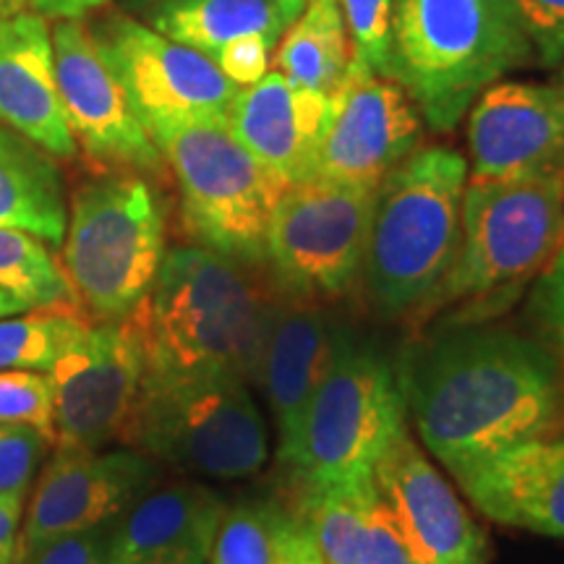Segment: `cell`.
<instances>
[{"mask_svg": "<svg viewBox=\"0 0 564 564\" xmlns=\"http://www.w3.org/2000/svg\"><path fill=\"white\" fill-rule=\"evenodd\" d=\"M405 419L449 474L564 432V364L544 340L463 327L415 345L398 373Z\"/></svg>", "mask_w": 564, "mask_h": 564, "instance_id": "1", "label": "cell"}, {"mask_svg": "<svg viewBox=\"0 0 564 564\" xmlns=\"http://www.w3.org/2000/svg\"><path fill=\"white\" fill-rule=\"evenodd\" d=\"M274 299L253 267L204 249L165 251L150 293L126 316L147 377L232 373L251 384Z\"/></svg>", "mask_w": 564, "mask_h": 564, "instance_id": "2", "label": "cell"}, {"mask_svg": "<svg viewBox=\"0 0 564 564\" xmlns=\"http://www.w3.org/2000/svg\"><path fill=\"white\" fill-rule=\"evenodd\" d=\"M468 162L423 147L379 183L361 274L379 314L426 312L460 246Z\"/></svg>", "mask_w": 564, "mask_h": 564, "instance_id": "3", "label": "cell"}, {"mask_svg": "<svg viewBox=\"0 0 564 564\" xmlns=\"http://www.w3.org/2000/svg\"><path fill=\"white\" fill-rule=\"evenodd\" d=\"M531 61L507 0H392L387 79L434 131H453L486 87Z\"/></svg>", "mask_w": 564, "mask_h": 564, "instance_id": "4", "label": "cell"}, {"mask_svg": "<svg viewBox=\"0 0 564 564\" xmlns=\"http://www.w3.org/2000/svg\"><path fill=\"white\" fill-rule=\"evenodd\" d=\"M126 447L204 478L257 476L270 460V429L251 384L232 373L147 377Z\"/></svg>", "mask_w": 564, "mask_h": 564, "instance_id": "5", "label": "cell"}, {"mask_svg": "<svg viewBox=\"0 0 564 564\" xmlns=\"http://www.w3.org/2000/svg\"><path fill=\"white\" fill-rule=\"evenodd\" d=\"M181 192L196 246L246 267L267 264V232L285 183L232 137L228 121L147 123Z\"/></svg>", "mask_w": 564, "mask_h": 564, "instance_id": "6", "label": "cell"}, {"mask_svg": "<svg viewBox=\"0 0 564 564\" xmlns=\"http://www.w3.org/2000/svg\"><path fill=\"white\" fill-rule=\"evenodd\" d=\"M61 267L74 301L97 322H121L150 293L165 257V217L137 173L76 188Z\"/></svg>", "mask_w": 564, "mask_h": 564, "instance_id": "7", "label": "cell"}, {"mask_svg": "<svg viewBox=\"0 0 564 564\" xmlns=\"http://www.w3.org/2000/svg\"><path fill=\"white\" fill-rule=\"evenodd\" d=\"M564 241V171L470 181L460 246L432 306L502 301L539 278Z\"/></svg>", "mask_w": 564, "mask_h": 564, "instance_id": "8", "label": "cell"}, {"mask_svg": "<svg viewBox=\"0 0 564 564\" xmlns=\"http://www.w3.org/2000/svg\"><path fill=\"white\" fill-rule=\"evenodd\" d=\"M405 426L398 373L369 343L335 333L327 371L280 465L301 491L371 470Z\"/></svg>", "mask_w": 564, "mask_h": 564, "instance_id": "9", "label": "cell"}, {"mask_svg": "<svg viewBox=\"0 0 564 564\" xmlns=\"http://www.w3.org/2000/svg\"><path fill=\"white\" fill-rule=\"evenodd\" d=\"M377 188L312 178L274 204L267 267L278 293L322 301L350 291L364 264Z\"/></svg>", "mask_w": 564, "mask_h": 564, "instance_id": "10", "label": "cell"}, {"mask_svg": "<svg viewBox=\"0 0 564 564\" xmlns=\"http://www.w3.org/2000/svg\"><path fill=\"white\" fill-rule=\"evenodd\" d=\"M144 373V356L129 322H89L51 369L53 447L105 449L123 442Z\"/></svg>", "mask_w": 564, "mask_h": 564, "instance_id": "11", "label": "cell"}, {"mask_svg": "<svg viewBox=\"0 0 564 564\" xmlns=\"http://www.w3.org/2000/svg\"><path fill=\"white\" fill-rule=\"evenodd\" d=\"M329 123L316 154L314 178L379 188L387 175L419 150L423 118L398 82L379 76L352 53L335 89Z\"/></svg>", "mask_w": 564, "mask_h": 564, "instance_id": "12", "label": "cell"}, {"mask_svg": "<svg viewBox=\"0 0 564 564\" xmlns=\"http://www.w3.org/2000/svg\"><path fill=\"white\" fill-rule=\"evenodd\" d=\"M55 82L76 144L95 160L141 173H160L162 154L133 108L102 42L79 19L53 30Z\"/></svg>", "mask_w": 564, "mask_h": 564, "instance_id": "13", "label": "cell"}, {"mask_svg": "<svg viewBox=\"0 0 564 564\" xmlns=\"http://www.w3.org/2000/svg\"><path fill=\"white\" fill-rule=\"evenodd\" d=\"M162 481V465L133 447H55L34 486L19 556L66 533L110 523Z\"/></svg>", "mask_w": 564, "mask_h": 564, "instance_id": "14", "label": "cell"}, {"mask_svg": "<svg viewBox=\"0 0 564 564\" xmlns=\"http://www.w3.org/2000/svg\"><path fill=\"white\" fill-rule=\"evenodd\" d=\"M100 42L144 126L228 118L238 87L207 55L131 19L112 21Z\"/></svg>", "mask_w": 564, "mask_h": 564, "instance_id": "15", "label": "cell"}, {"mask_svg": "<svg viewBox=\"0 0 564 564\" xmlns=\"http://www.w3.org/2000/svg\"><path fill=\"white\" fill-rule=\"evenodd\" d=\"M564 171V87L494 82L468 110V178Z\"/></svg>", "mask_w": 564, "mask_h": 564, "instance_id": "16", "label": "cell"}, {"mask_svg": "<svg viewBox=\"0 0 564 564\" xmlns=\"http://www.w3.org/2000/svg\"><path fill=\"white\" fill-rule=\"evenodd\" d=\"M413 564H486V535L408 423L371 468Z\"/></svg>", "mask_w": 564, "mask_h": 564, "instance_id": "17", "label": "cell"}, {"mask_svg": "<svg viewBox=\"0 0 564 564\" xmlns=\"http://www.w3.org/2000/svg\"><path fill=\"white\" fill-rule=\"evenodd\" d=\"M337 327L319 301L274 291L251 384L278 429V460L291 449L312 394L327 371Z\"/></svg>", "mask_w": 564, "mask_h": 564, "instance_id": "18", "label": "cell"}, {"mask_svg": "<svg viewBox=\"0 0 564 564\" xmlns=\"http://www.w3.org/2000/svg\"><path fill=\"white\" fill-rule=\"evenodd\" d=\"M333 100L322 91L295 87L278 74H267L241 87L228 108V129L267 171L291 186L312 181Z\"/></svg>", "mask_w": 564, "mask_h": 564, "instance_id": "19", "label": "cell"}, {"mask_svg": "<svg viewBox=\"0 0 564 564\" xmlns=\"http://www.w3.org/2000/svg\"><path fill=\"white\" fill-rule=\"evenodd\" d=\"M455 481L494 523L564 539V432L514 444L455 474Z\"/></svg>", "mask_w": 564, "mask_h": 564, "instance_id": "20", "label": "cell"}, {"mask_svg": "<svg viewBox=\"0 0 564 564\" xmlns=\"http://www.w3.org/2000/svg\"><path fill=\"white\" fill-rule=\"evenodd\" d=\"M0 123L53 158L79 150L55 82L53 32L34 11L0 17Z\"/></svg>", "mask_w": 564, "mask_h": 564, "instance_id": "21", "label": "cell"}, {"mask_svg": "<svg viewBox=\"0 0 564 564\" xmlns=\"http://www.w3.org/2000/svg\"><path fill=\"white\" fill-rule=\"evenodd\" d=\"M228 502L194 481L158 484L118 514L108 564H186L207 556Z\"/></svg>", "mask_w": 564, "mask_h": 564, "instance_id": "22", "label": "cell"}, {"mask_svg": "<svg viewBox=\"0 0 564 564\" xmlns=\"http://www.w3.org/2000/svg\"><path fill=\"white\" fill-rule=\"evenodd\" d=\"M301 512L324 564H413L371 470L301 491Z\"/></svg>", "mask_w": 564, "mask_h": 564, "instance_id": "23", "label": "cell"}, {"mask_svg": "<svg viewBox=\"0 0 564 564\" xmlns=\"http://www.w3.org/2000/svg\"><path fill=\"white\" fill-rule=\"evenodd\" d=\"M66 225L58 167L45 150L0 123V228L26 230L47 246H61Z\"/></svg>", "mask_w": 564, "mask_h": 564, "instance_id": "24", "label": "cell"}, {"mask_svg": "<svg viewBox=\"0 0 564 564\" xmlns=\"http://www.w3.org/2000/svg\"><path fill=\"white\" fill-rule=\"evenodd\" d=\"M295 19L280 0H173L154 13V30L212 61L243 37L278 45Z\"/></svg>", "mask_w": 564, "mask_h": 564, "instance_id": "25", "label": "cell"}, {"mask_svg": "<svg viewBox=\"0 0 564 564\" xmlns=\"http://www.w3.org/2000/svg\"><path fill=\"white\" fill-rule=\"evenodd\" d=\"M352 61V42L337 0H306L274 45V70L295 87L333 97Z\"/></svg>", "mask_w": 564, "mask_h": 564, "instance_id": "26", "label": "cell"}, {"mask_svg": "<svg viewBox=\"0 0 564 564\" xmlns=\"http://www.w3.org/2000/svg\"><path fill=\"white\" fill-rule=\"evenodd\" d=\"M95 322L76 301L30 308L0 319V371H51L61 350Z\"/></svg>", "mask_w": 564, "mask_h": 564, "instance_id": "27", "label": "cell"}, {"mask_svg": "<svg viewBox=\"0 0 564 564\" xmlns=\"http://www.w3.org/2000/svg\"><path fill=\"white\" fill-rule=\"evenodd\" d=\"M0 291L30 308L74 301L63 267L45 241L17 228H0Z\"/></svg>", "mask_w": 564, "mask_h": 564, "instance_id": "28", "label": "cell"}, {"mask_svg": "<svg viewBox=\"0 0 564 564\" xmlns=\"http://www.w3.org/2000/svg\"><path fill=\"white\" fill-rule=\"evenodd\" d=\"M282 512L262 502L225 507L207 564H280Z\"/></svg>", "mask_w": 564, "mask_h": 564, "instance_id": "29", "label": "cell"}, {"mask_svg": "<svg viewBox=\"0 0 564 564\" xmlns=\"http://www.w3.org/2000/svg\"><path fill=\"white\" fill-rule=\"evenodd\" d=\"M55 387L51 371H0V423H26L55 444Z\"/></svg>", "mask_w": 564, "mask_h": 564, "instance_id": "30", "label": "cell"}, {"mask_svg": "<svg viewBox=\"0 0 564 564\" xmlns=\"http://www.w3.org/2000/svg\"><path fill=\"white\" fill-rule=\"evenodd\" d=\"M348 26L352 53L379 76H387L392 37V0H337Z\"/></svg>", "mask_w": 564, "mask_h": 564, "instance_id": "31", "label": "cell"}, {"mask_svg": "<svg viewBox=\"0 0 564 564\" xmlns=\"http://www.w3.org/2000/svg\"><path fill=\"white\" fill-rule=\"evenodd\" d=\"M47 447L53 442L40 429L0 423V494H26Z\"/></svg>", "mask_w": 564, "mask_h": 564, "instance_id": "32", "label": "cell"}, {"mask_svg": "<svg viewBox=\"0 0 564 564\" xmlns=\"http://www.w3.org/2000/svg\"><path fill=\"white\" fill-rule=\"evenodd\" d=\"M535 327H539L541 340L556 352L564 364V241L549 264L533 280L531 301H528Z\"/></svg>", "mask_w": 564, "mask_h": 564, "instance_id": "33", "label": "cell"}, {"mask_svg": "<svg viewBox=\"0 0 564 564\" xmlns=\"http://www.w3.org/2000/svg\"><path fill=\"white\" fill-rule=\"evenodd\" d=\"M514 21L544 66L564 61V0H507Z\"/></svg>", "mask_w": 564, "mask_h": 564, "instance_id": "34", "label": "cell"}, {"mask_svg": "<svg viewBox=\"0 0 564 564\" xmlns=\"http://www.w3.org/2000/svg\"><path fill=\"white\" fill-rule=\"evenodd\" d=\"M110 523L58 535L32 556V564H108Z\"/></svg>", "mask_w": 564, "mask_h": 564, "instance_id": "35", "label": "cell"}, {"mask_svg": "<svg viewBox=\"0 0 564 564\" xmlns=\"http://www.w3.org/2000/svg\"><path fill=\"white\" fill-rule=\"evenodd\" d=\"M274 45L264 37H243L238 42H230L220 53L212 58L217 68L223 70L228 79L236 84L238 89L251 87L270 70V55Z\"/></svg>", "mask_w": 564, "mask_h": 564, "instance_id": "36", "label": "cell"}, {"mask_svg": "<svg viewBox=\"0 0 564 564\" xmlns=\"http://www.w3.org/2000/svg\"><path fill=\"white\" fill-rule=\"evenodd\" d=\"M280 564H324V556L303 514L282 512Z\"/></svg>", "mask_w": 564, "mask_h": 564, "instance_id": "37", "label": "cell"}, {"mask_svg": "<svg viewBox=\"0 0 564 564\" xmlns=\"http://www.w3.org/2000/svg\"><path fill=\"white\" fill-rule=\"evenodd\" d=\"M24 497L26 494H0V564L19 560Z\"/></svg>", "mask_w": 564, "mask_h": 564, "instance_id": "38", "label": "cell"}, {"mask_svg": "<svg viewBox=\"0 0 564 564\" xmlns=\"http://www.w3.org/2000/svg\"><path fill=\"white\" fill-rule=\"evenodd\" d=\"M102 3L105 0H26V6L45 19H82Z\"/></svg>", "mask_w": 564, "mask_h": 564, "instance_id": "39", "label": "cell"}, {"mask_svg": "<svg viewBox=\"0 0 564 564\" xmlns=\"http://www.w3.org/2000/svg\"><path fill=\"white\" fill-rule=\"evenodd\" d=\"M30 312V306H26L24 301H19L17 295L0 291V319H6V316H17V314H24Z\"/></svg>", "mask_w": 564, "mask_h": 564, "instance_id": "40", "label": "cell"}, {"mask_svg": "<svg viewBox=\"0 0 564 564\" xmlns=\"http://www.w3.org/2000/svg\"><path fill=\"white\" fill-rule=\"evenodd\" d=\"M26 0H0V17H9V13L21 11Z\"/></svg>", "mask_w": 564, "mask_h": 564, "instance_id": "41", "label": "cell"}, {"mask_svg": "<svg viewBox=\"0 0 564 564\" xmlns=\"http://www.w3.org/2000/svg\"><path fill=\"white\" fill-rule=\"evenodd\" d=\"M282 6H285L288 11L293 13V17H299V13L303 11V3H306V0H280Z\"/></svg>", "mask_w": 564, "mask_h": 564, "instance_id": "42", "label": "cell"}, {"mask_svg": "<svg viewBox=\"0 0 564 564\" xmlns=\"http://www.w3.org/2000/svg\"><path fill=\"white\" fill-rule=\"evenodd\" d=\"M186 564H207V556H194V560H188Z\"/></svg>", "mask_w": 564, "mask_h": 564, "instance_id": "43", "label": "cell"}, {"mask_svg": "<svg viewBox=\"0 0 564 564\" xmlns=\"http://www.w3.org/2000/svg\"><path fill=\"white\" fill-rule=\"evenodd\" d=\"M13 564H32V560H26V556H19V560Z\"/></svg>", "mask_w": 564, "mask_h": 564, "instance_id": "44", "label": "cell"}, {"mask_svg": "<svg viewBox=\"0 0 564 564\" xmlns=\"http://www.w3.org/2000/svg\"><path fill=\"white\" fill-rule=\"evenodd\" d=\"M560 84H562V87H564V74H562V79H560Z\"/></svg>", "mask_w": 564, "mask_h": 564, "instance_id": "45", "label": "cell"}]
</instances>
